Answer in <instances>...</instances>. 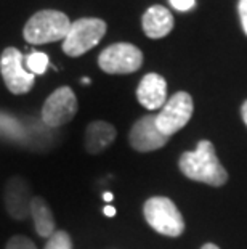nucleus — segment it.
I'll list each match as a JSON object with an SVG mask.
<instances>
[{
  "label": "nucleus",
  "instance_id": "4468645a",
  "mask_svg": "<svg viewBox=\"0 0 247 249\" xmlns=\"http://www.w3.org/2000/svg\"><path fill=\"white\" fill-rule=\"evenodd\" d=\"M31 215L34 219V229L39 236L50 238L55 233V217L50 206L44 198H33L29 206Z\"/></svg>",
  "mask_w": 247,
  "mask_h": 249
},
{
  "label": "nucleus",
  "instance_id": "5701e85b",
  "mask_svg": "<svg viewBox=\"0 0 247 249\" xmlns=\"http://www.w3.org/2000/svg\"><path fill=\"white\" fill-rule=\"evenodd\" d=\"M201 249H220L217 245H212V243H207V245H204Z\"/></svg>",
  "mask_w": 247,
  "mask_h": 249
},
{
  "label": "nucleus",
  "instance_id": "7ed1b4c3",
  "mask_svg": "<svg viewBox=\"0 0 247 249\" xmlns=\"http://www.w3.org/2000/svg\"><path fill=\"white\" fill-rule=\"evenodd\" d=\"M143 214L151 229L164 236L177 238L185 231V220L173 204L165 196H152L145 203Z\"/></svg>",
  "mask_w": 247,
  "mask_h": 249
},
{
  "label": "nucleus",
  "instance_id": "b1692460",
  "mask_svg": "<svg viewBox=\"0 0 247 249\" xmlns=\"http://www.w3.org/2000/svg\"><path fill=\"white\" fill-rule=\"evenodd\" d=\"M103 198H104V201H111L113 199V195L111 193H104Z\"/></svg>",
  "mask_w": 247,
  "mask_h": 249
},
{
  "label": "nucleus",
  "instance_id": "6e6552de",
  "mask_svg": "<svg viewBox=\"0 0 247 249\" xmlns=\"http://www.w3.org/2000/svg\"><path fill=\"white\" fill-rule=\"evenodd\" d=\"M77 114V98L69 87H60L47 98L42 108V121L50 127L71 123Z\"/></svg>",
  "mask_w": 247,
  "mask_h": 249
},
{
  "label": "nucleus",
  "instance_id": "2eb2a0df",
  "mask_svg": "<svg viewBox=\"0 0 247 249\" xmlns=\"http://www.w3.org/2000/svg\"><path fill=\"white\" fill-rule=\"evenodd\" d=\"M26 66H28V71L31 74H44L47 71V66H49V56L42 52H34L28 56L26 60Z\"/></svg>",
  "mask_w": 247,
  "mask_h": 249
},
{
  "label": "nucleus",
  "instance_id": "f8f14e48",
  "mask_svg": "<svg viewBox=\"0 0 247 249\" xmlns=\"http://www.w3.org/2000/svg\"><path fill=\"white\" fill-rule=\"evenodd\" d=\"M145 34L149 39H162V37L169 36L173 29V17L172 13L162 5H152L141 19Z\"/></svg>",
  "mask_w": 247,
  "mask_h": 249
},
{
  "label": "nucleus",
  "instance_id": "0eeeda50",
  "mask_svg": "<svg viewBox=\"0 0 247 249\" xmlns=\"http://www.w3.org/2000/svg\"><path fill=\"white\" fill-rule=\"evenodd\" d=\"M0 72L5 86L15 95L28 93L34 87L35 76L31 74L23 65V55L15 47H8L0 56Z\"/></svg>",
  "mask_w": 247,
  "mask_h": 249
},
{
  "label": "nucleus",
  "instance_id": "9b49d317",
  "mask_svg": "<svg viewBox=\"0 0 247 249\" xmlns=\"http://www.w3.org/2000/svg\"><path fill=\"white\" fill-rule=\"evenodd\" d=\"M31 195L29 187L23 178L13 177L8 180L7 188H5V204H7L8 214L18 220H23L31 214Z\"/></svg>",
  "mask_w": 247,
  "mask_h": 249
},
{
  "label": "nucleus",
  "instance_id": "ddd939ff",
  "mask_svg": "<svg viewBox=\"0 0 247 249\" xmlns=\"http://www.w3.org/2000/svg\"><path fill=\"white\" fill-rule=\"evenodd\" d=\"M117 137V130L106 121H93L85 129V150L90 155H98L108 150Z\"/></svg>",
  "mask_w": 247,
  "mask_h": 249
},
{
  "label": "nucleus",
  "instance_id": "20e7f679",
  "mask_svg": "<svg viewBox=\"0 0 247 249\" xmlns=\"http://www.w3.org/2000/svg\"><path fill=\"white\" fill-rule=\"evenodd\" d=\"M106 34V23L99 18H82L71 23L63 40V52L67 56H81L99 44Z\"/></svg>",
  "mask_w": 247,
  "mask_h": 249
},
{
  "label": "nucleus",
  "instance_id": "f257e3e1",
  "mask_svg": "<svg viewBox=\"0 0 247 249\" xmlns=\"http://www.w3.org/2000/svg\"><path fill=\"white\" fill-rule=\"evenodd\" d=\"M178 167L188 178L212 187H222L228 180L227 169L220 164L212 142L209 140L199 142L194 151L183 153L178 160Z\"/></svg>",
  "mask_w": 247,
  "mask_h": 249
},
{
  "label": "nucleus",
  "instance_id": "aec40b11",
  "mask_svg": "<svg viewBox=\"0 0 247 249\" xmlns=\"http://www.w3.org/2000/svg\"><path fill=\"white\" fill-rule=\"evenodd\" d=\"M238 12H239V18H241V24H243V29H244V33L247 34V0H239Z\"/></svg>",
  "mask_w": 247,
  "mask_h": 249
},
{
  "label": "nucleus",
  "instance_id": "4be33fe9",
  "mask_svg": "<svg viewBox=\"0 0 247 249\" xmlns=\"http://www.w3.org/2000/svg\"><path fill=\"white\" fill-rule=\"evenodd\" d=\"M103 213H104V215H108V217H114L115 215V209L113 208V206H106V208L103 209Z\"/></svg>",
  "mask_w": 247,
  "mask_h": 249
},
{
  "label": "nucleus",
  "instance_id": "1a4fd4ad",
  "mask_svg": "<svg viewBox=\"0 0 247 249\" xmlns=\"http://www.w3.org/2000/svg\"><path fill=\"white\" fill-rule=\"evenodd\" d=\"M170 137L164 135L156 125V116H143L130 129L129 142L133 150L140 153H149L161 150L167 145Z\"/></svg>",
  "mask_w": 247,
  "mask_h": 249
},
{
  "label": "nucleus",
  "instance_id": "9d476101",
  "mask_svg": "<svg viewBox=\"0 0 247 249\" xmlns=\"http://www.w3.org/2000/svg\"><path fill=\"white\" fill-rule=\"evenodd\" d=\"M136 98L146 109L162 108L167 102V82L161 74L149 72L141 79L136 89Z\"/></svg>",
  "mask_w": 247,
  "mask_h": 249
},
{
  "label": "nucleus",
  "instance_id": "393cba45",
  "mask_svg": "<svg viewBox=\"0 0 247 249\" xmlns=\"http://www.w3.org/2000/svg\"><path fill=\"white\" fill-rule=\"evenodd\" d=\"M82 82H83V84H88V82H90V79H88V77H83V79H82Z\"/></svg>",
  "mask_w": 247,
  "mask_h": 249
},
{
  "label": "nucleus",
  "instance_id": "f03ea898",
  "mask_svg": "<svg viewBox=\"0 0 247 249\" xmlns=\"http://www.w3.org/2000/svg\"><path fill=\"white\" fill-rule=\"evenodd\" d=\"M69 28L71 21L65 13L56 10H42L26 23L23 36L29 44L44 45L50 42L65 40Z\"/></svg>",
  "mask_w": 247,
  "mask_h": 249
},
{
  "label": "nucleus",
  "instance_id": "dca6fc26",
  "mask_svg": "<svg viewBox=\"0 0 247 249\" xmlns=\"http://www.w3.org/2000/svg\"><path fill=\"white\" fill-rule=\"evenodd\" d=\"M0 132L3 135L12 137V139H19L23 135V129H21V124L18 121L5 114H0Z\"/></svg>",
  "mask_w": 247,
  "mask_h": 249
},
{
  "label": "nucleus",
  "instance_id": "6ab92c4d",
  "mask_svg": "<svg viewBox=\"0 0 247 249\" xmlns=\"http://www.w3.org/2000/svg\"><path fill=\"white\" fill-rule=\"evenodd\" d=\"M170 3L178 12H188L194 7V0H170Z\"/></svg>",
  "mask_w": 247,
  "mask_h": 249
},
{
  "label": "nucleus",
  "instance_id": "412c9836",
  "mask_svg": "<svg viewBox=\"0 0 247 249\" xmlns=\"http://www.w3.org/2000/svg\"><path fill=\"white\" fill-rule=\"evenodd\" d=\"M241 116H243L244 124L247 125V100L243 103V107H241Z\"/></svg>",
  "mask_w": 247,
  "mask_h": 249
},
{
  "label": "nucleus",
  "instance_id": "a211bd4d",
  "mask_svg": "<svg viewBox=\"0 0 247 249\" xmlns=\"http://www.w3.org/2000/svg\"><path fill=\"white\" fill-rule=\"evenodd\" d=\"M5 249H37V248H35V245L29 240V238L16 235V236L10 238Z\"/></svg>",
  "mask_w": 247,
  "mask_h": 249
},
{
  "label": "nucleus",
  "instance_id": "39448f33",
  "mask_svg": "<svg viewBox=\"0 0 247 249\" xmlns=\"http://www.w3.org/2000/svg\"><path fill=\"white\" fill-rule=\"evenodd\" d=\"M194 111L193 98L186 92H177L156 114V125L162 134L172 137L190 123Z\"/></svg>",
  "mask_w": 247,
  "mask_h": 249
},
{
  "label": "nucleus",
  "instance_id": "f3484780",
  "mask_svg": "<svg viewBox=\"0 0 247 249\" xmlns=\"http://www.w3.org/2000/svg\"><path fill=\"white\" fill-rule=\"evenodd\" d=\"M45 249H72L71 236L66 231H55L50 236V240L47 241Z\"/></svg>",
  "mask_w": 247,
  "mask_h": 249
},
{
  "label": "nucleus",
  "instance_id": "423d86ee",
  "mask_svg": "<svg viewBox=\"0 0 247 249\" xmlns=\"http://www.w3.org/2000/svg\"><path fill=\"white\" fill-rule=\"evenodd\" d=\"M98 65L108 74H130L138 71L143 65V53L138 47L120 42L106 47L99 53Z\"/></svg>",
  "mask_w": 247,
  "mask_h": 249
}]
</instances>
